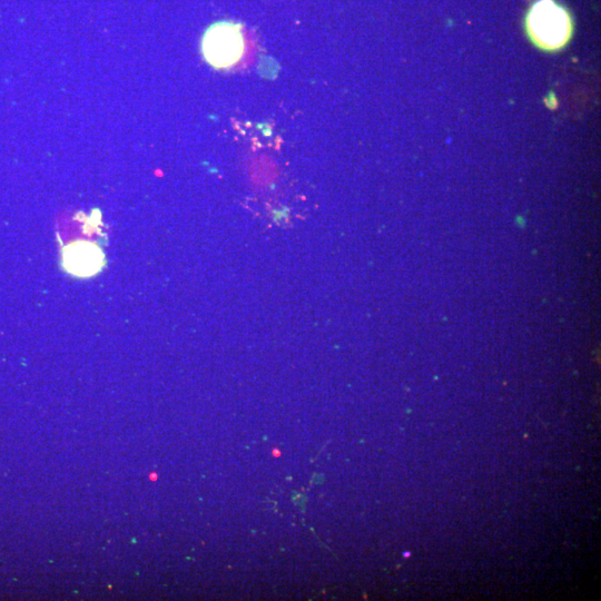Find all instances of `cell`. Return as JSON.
<instances>
[{"label":"cell","instance_id":"6da1fadb","mask_svg":"<svg viewBox=\"0 0 601 601\" xmlns=\"http://www.w3.org/2000/svg\"><path fill=\"white\" fill-rule=\"evenodd\" d=\"M526 26L532 42L547 51L563 48L573 33L569 13L555 0H538L528 13Z\"/></svg>","mask_w":601,"mask_h":601},{"label":"cell","instance_id":"7a4b0ae2","mask_svg":"<svg viewBox=\"0 0 601 601\" xmlns=\"http://www.w3.org/2000/svg\"><path fill=\"white\" fill-rule=\"evenodd\" d=\"M205 62L214 70H230L245 53L243 26L234 22H218L206 29L201 43Z\"/></svg>","mask_w":601,"mask_h":601},{"label":"cell","instance_id":"3957f363","mask_svg":"<svg viewBox=\"0 0 601 601\" xmlns=\"http://www.w3.org/2000/svg\"><path fill=\"white\" fill-rule=\"evenodd\" d=\"M64 270L80 279H88L100 273L105 265V256L100 246L93 242L76 241L62 251Z\"/></svg>","mask_w":601,"mask_h":601},{"label":"cell","instance_id":"277c9868","mask_svg":"<svg viewBox=\"0 0 601 601\" xmlns=\"http://www.w3.org/2000/svg\"><path fill=\"white\" fill-rule=\"evenodd\" d=\"M282 455V452L278 449V448H274L272 450V456L275 458H280Z\"/></svg>","mask_w":601,"mask_h":601}]
</instances>
